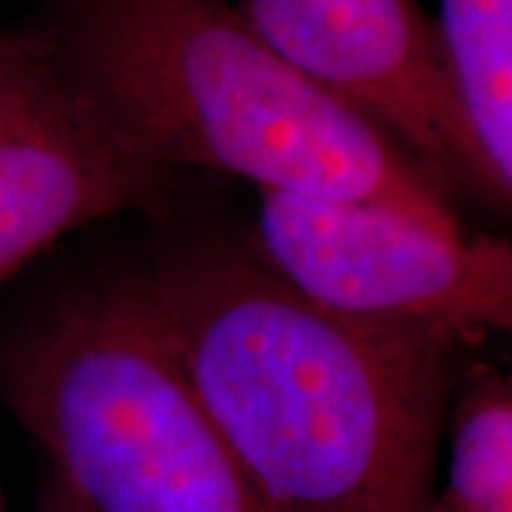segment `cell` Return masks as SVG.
<instances>
[{
    "mask_svg": "<svg viewBox=\"0 0 512 512\" xmlns=\"http://www.w3.org/2000/svg\"><path fill=\"white\" fill-rule=\"evenodd\" d=\"M131 276L271 512L424 510L467 348L328 311L231 237Z\"/></svg>",
    "mask_w": 512,
    "mask_h": 512,
    "instance_id": "6da1fadb",
    "label": "cell"
},
{
    "mask_svg": "<svg viewBox=\"0 0 512 512\" xmlns=\"http://www.w3.org/2000/svg\"><path fill=\"white\" fill-rule=\"evenodd\" d=\"M74 94L137 157L254 188L379 202L464 231L384 131L265 46L228 0H52L32 26Z\"/></svg>",
    "mask_w": 512,
    "mask_h": 512,
    "instance_id": "7a4b0ae2",
    "label": "cell"
},
{
    "mask_svg": "<svg viewBox=\"0 0 512 512\" xmlns=\"http://www.w3.org/2000/svg\"><path fill=\"white\" fill-rule=\"evenodd\" d=\"M0 404L89 512H271L131 274L0 330Z\"/></svg>",
    "mask_w": 512,
    "mask_h": 512,
    "instance_id": "3957f363",
    "label": "cell"
},
{
    "mask_svg": "<svg viewBox=\"0 0 512 512\" xmlns=\"http://www.w3.org/2000/svg\"><path fill=\"white\" fill-rule=\"evenodd\" d=\"M254 251L291 288L365 325L476 348L512 328V248L379 202L256 188Z\"/></svg>",
    "mask_w": 512,
    "mask_h": 512,
    "instance_id": "277c9868",
    "label": "cell"
},
{
    "mask_svg": "<svg viewBox=\"0 0 512 512\" xmlns=\"http://www.w3.org/2000/svg\"><path fill=\"white\" fill-rule=\"evenodd\" d=\"M237 9L265 46L384 131L441 194L501 205L419 0H237Z\"/></svg>",
    "mask_w": 512,
    "mask_h": 512,
    "instance_id": "5b68a950",
    "label": "cell"
},
{
    "mask_svg": "<svg viewBox=\"0 0 512 512\" xmlns=\"http://www.w3.org/2000/svg\"><path fill=\"white\" fill-rule=\"evenodd\" d=\"M168 180L74 94L32 29H0V285L66 231L160 202Z\"/></svg>",
    "mask_w": 512,
    "mask_h": 512,
    "instance_id": "8992f818",
    "label": "cell"
},
{
    "mask_svg": "<svg viewBox=\"0 0 512 512\" xmlns=\"http://www.w3.org/2000/svg\"><path fill=\"white\" fill-rule=\"evenodd\" d=\"M441 46L501 205L512 197V0H436Z\"/></svg>",
    "mask_w": 512,
    "mask_h": 512,
    "instance_id": "52a82bcc",
    "label": "cell"
},
{
    "mask_svg": "<svg viewBox=\"0 0 512 512\" xmlns=\"http://www.w3.org/2000/svg\"><path fill=\"white\" fill-rule=\"evenodd\" d=\"M450 407V461L421 512H512V384L470 367Z\"/></svg>",
    "mask_w": 512,
    "mask_h": 512,
    "instance_id": "ba28073f",
    "label": "cell"
},
{
    "mask_svg": "<svg viewBox=\"0 0 512 512\" xmlns=\"http://www.w3.org/2000/svg\"><path fill=\"white\" fill-rule=\"evenodd\" d=\"M35 512H89L80 498L74 495V490L57 476L55 470L49 467V473L40 481V490H37V504Z\"/></svg>",
    "mask_w": 512,
    "mask_h": 512,
    "instance_id": "9c48e42d",
    "label": "cell"
},
{
    "mask_svg": "<svg viewBox=\"0 0 512 512\" xmlns=\"http://www.w3.org/2000/svg\"><path fill=\"white\" fill-rule=\"evenodd\" d=\"M0 512H3V493H0Z\"/></svg>",
    "mask_w": 512,
    "mask_h": 512,
    "instance_id": "30bf717a",
    "label": "cell"
}]
</instances>
